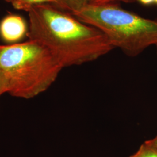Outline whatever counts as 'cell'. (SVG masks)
Listing matches in <instances>:
<instances>
[{"label":"cell","mask_w":157,"mask_h":157,"mask_svg":"<svg viewBox=\"0 0 157 157\" xmlns=\"http://www.w3.org/2000/svg\"><path fill=\"white\" fill-rule=\"evenodd\" d=\"M29 40L44 45L63 68L92 62L114 49L100 30L51 4L28 12Z\"/></svg>","instance_id":"6da1fadb"},{"label":"cell","mask_w":157,"mask_h":157,"mask_svg":"<svg viewBox=\"0 0 157 157\" xmlns=\"http://www.w3.org/2000/svg\"><path fill=\"white\" fill-rule=\"evenodd\" d=\"M0 69L7 81L8 93L28 100L47 90L63 67L44 45L29 40L0 45Z\"/></svg>","instance_id":"7a4b0ae2"},{"label":"cell","mask_w":157,"mask_h":157,"mask_svg":"<svg viewBox=\"0 0 157 157\" xmlns=\"http://www.w3.org/2000/svg\"><path fill=\"white\" fill-rule=\"evenodd\" d=\"M105 35L112 46L129 56L157 45V21L140 17L112 3L88 4L71 13Z\"/></svg>","instance_id":"3957f363"},{"label":"cell","mask_w":157,"mask_h":157,"mask_svg":"<svg viewBox=\"0 0 157 157\" xmlns=\"http://www.w3.org/2000/svg\"><path fill=\"white\" fill-rule=\"evenodd\" d=\"M29 25L23 17L10 13L0 22V37L10 44L19 43L28 37Z\"/></svg>","instance_id":"277c9868"},{"label":"cell","mask_w":157,"mask_h":157,"mask_svg":"<svg viewBox=\"0 0 157 157\" xmlns=\"http://www.w3.org/2000/svg\"><path fill=\"white\" fill-rule=\"evenodd\" d=\"M11 4L17 10L28 12L34 6L42 4H51L63 10L60 0H13Z\"/></svg>","instance_id":"5b68a950"},{"label":"cell","mask_w":157,"mask_h":157,"mask_svg":"<svg viewBox=\"0 0 157 157\" xmlns=\"http://www.w3.org/2000/svg\"><path fill=\"white\" fill-rule=\"evenodd\" d=\"M62 3L64 11L70 13L77 11L84 6L87 5V0H60Z\"/></svg>","instance_id":"8992f818"},{"label":"cell","mask_w":157,"mask_h":157,"mask_svg":"<svg viewBox=\"0 0 157 157\" xmlns=\"http://www.w3.org/2000/svg\"><path fill=\"white\" fill-rule=\"evenodd\" d=\"M129 157H157V149L145 141L134 154Z\"/></svg>","instance_id":"52a82bcc"},{"label":"cell","mask_w":157,"mask_h":157,"mask_svg":"<svg viewBox=\"0 0 157 157\" xmlns=\"http://www.w3.org/2000/svg\"><path fill=\"white\" fill-rule=\"evenodd\" d=\"M8 83L4 73L0 69V97L5 93H8Z\"/></svg>","instance_id":"ba28073f"},{"label":"cell","mask_w":157,"mask_h":157,"mask_svg":"<svg viewBox=\"0 0 157 157\" xmlns=\"http://www.w3.org/2000/svg\"><path fill=\"white\" fill-rule=\"evenodd\" d=\"M146 142L147 143H148V144L156 148L157 149V136L152 139L146 141Z\"/></svg>","instance_id":"9c48e42d"},{"label":"cell","mask_w":157,"mask_h":157,"mask_svg":"<svg viewBox=\"0 0 157 157\" xmlns=\"http://www.w3.org/2000/svg\"><path fill=\"white\" fill-rule=\"evenodd\" d=\"M136 0H104L102 4H107V3H112L113 2L115 1H121V2H124L126 3H130L133 2Z\"/></svg>","instance_id":"30bf717a"},{"label":"cell","mask_w":157,"mask_h":157,"mask_svg":"<svg viewBox=\"0 0 157 157\" xmlns=\"http://www.w3.org/2000/svg\"><path fill=\"white\" fill-rule=\"evenodd\" d=\"M143 5H150L154 3V0H137Z\"/></svg>","instance_id":"8fae6325"},{"label":"cell","mask_w":157,"mask_h":157,"mask_svg":"<svg viewBox=\"0 0 157 157\" xmlns=\"http://www.w3.org/2000/svg\"><path fill=\"white\" fill-rule=\"evenodd\" d=\"M89 4H102L104 0H87Z\"/></svg>","instance_id":"7c38bea8"},{"label":"cell","mask_w":157,"mask_h":157,"mask_svg":"<svg viewBox=\"0 0 157 157\" xmlns=\"http://www.w3.org/2000/svg\"><path fill=\"white\" fill-rule=\"evenodd\" d=\"M3 1H5L7 2H10L11 4H12V2L13 1V0H3Z\"/></svg>","instance_id":"4fadbf2b"},{"label":"cell","mask_w":157,"mask_h":157,"mask_svg":"<svg viewBox=\"0 0 157 157\" xmlns=\"http://www.w3.org/2000/svg\"><path fill=\"white\" fill-rule=\"evenodd\" d=\"M154 3H155V4H157V0H154Z\"/></svg>","instance_id":"5bb4252c"},{"label":"cell","mask_w":157,"mask_h":157,"mask_svg":"<svg viewBox=\"0 0 157 157\" xmlns=\"http://www.w3.org/2000/svg\"></svg>","instance_id":"9a60e30c"}]
</instances>
